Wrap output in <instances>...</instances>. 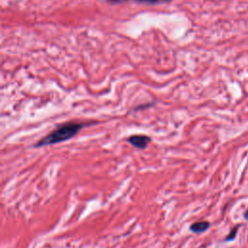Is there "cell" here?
<instances>
[{
    "label": "cell",
    "instance_id": "obj_4",
    "mask_svg": "<svg viewBox=\"0 0 248 248\" xmlns=\"http://www.w3.org/2000/svg\"><path fill=\"white\" fill-rule=\"evenodd\" d=\"M111 3H121V2H127V1H136L139 3H144V4H161V3H168L171 0H107Z\"/></svg>",
    "mask_w": 248,
    "mask_h": 248
},
{
    "label": "cell",
    "instance_id": "obj_1",
    "mask_svg": "<svg viewBox=\"0 0 248 248\" xmlns=\"http://www.w3.org/2000/svg\"><path fill=\"white\" fill-rule=\"evenodd\" d=\"M98 122H78V121H68L56 126L52 131L44 136L42 139L37 140L33 147H42L57 144L75 138L84 127Z\"/></svg>",
    "mask_w": 248,
    "mask_h": 248
},
{
    "label": "cell",
    "instance_id": "obj_5",
    "mask_svg": "<svg viewBox=\"0 0 248 248\" xmlns=\"http://www.w3.org/2000/svg\"><path fill=\"white\" fill-rule=\"evenodd\" d=\"M236 232H237V228L235 227V228H233V230L227 235V237L225 238V240H226V241H228V240H232V239L235 237Z\"/></svg>",
    "mask_w": 248,
    "mask_h": 248
},
{
    "label": "cell",
    "instance_id": "obj_2",
    "mask_svg": "<svg viewBox=\"0 0 248 248\" xmlns=\"http://www.w3.org/2000/svg\"><path fill=\"white\" fill-rule=\"evenodd\" d=\"M127 141L134 147L143 150L147 147L149 142L151 141V138L147 135H142V134H136L132 135L129 138H127Z\"/></svg>",
    "mask_w": 248,
    "mask_h": 248
},
{
    "label": "cell",
    "instance_id": "obj_3",
    "mask_svg": "<svg viewBox=\"0 0 248 248\" xmlns=\"http://www.w3.org/2000/svg\"><path fill=\"white\" fill-rule=\"evenodd\" d=\"M210 226V223L207 221H198L194 222L190 225L189 230L194 233H200L205 232Z\"/></svg>",
    "mask_w": 248,
    "mask_h": 248
},
{
    "label": "cell",
    "instance_id": "obj_6",
    "mask_svg": "<svg viewBox=\"0 0 248 248\" xmlns=\"http://www.w3.org/2000/svg\"><path fill=\"white\" fill-rule=\"evenodd\" d=\"M244 217H245V219H246V220H248V210L245 212V214H244Z\"/></svg>",
    "mask_w": 248,
    "mask_h": 248
}]
</instances>
